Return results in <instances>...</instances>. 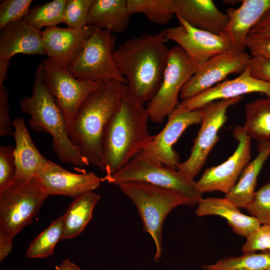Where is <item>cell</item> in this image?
Here are the masks:
<instances>
[{
  "label": "cell",
  "instance_id": "1",
  "mask_svg": "<svg viewBox=\"0 0 270 270\" xmlns=\"http://www.w3.org/2000/svg\"><path fill=\"white\" fill-rule=\"evenodd\" d=\"M166 40L165 30L156 34H143L125 41L113 52L119 73L144 105L160 86L170 50Z\"/></svg>",
  "mask_w": 270,
  "mask_h": 270
},
{
  "label": "cell",
  "instance_id": "2",
  "mask_svg": "<svg viewBox=\"0 0 270 270\" xmlns=\"http://www.w3.org/2000/svg\"><path fill=\"white\" fill-rule=\"evenodd\" d=\"M149 116L128 89L104 130L102 143L106 175L114 174L143 150L152 139L148 127Z\"/></svg>",
  "mask_w": 270,
  "mask_h": 270
},
{
  "label": "cell",
  "instance_id": "3",
  "mask_svg": "<svg viewBox=\"0 0 270 270\" xmlns=\"http://www.w3.org/2000/svg\"><path fill=\"white\" fill-rule=\"evenodd\" d=\"M128 90L127 84L116 80L102 82L84 101L68 128L71 140L90 164L102 169L103 133Z\"/></svg>",
  "mask_w": 270,
  "mask_h": 270
},
{
  "label": "cell",
  "instance_id": "4",
  "mask_svg": "<svg viewBox=\"0 0 270 270\" xmlns=\"http://www.w3.org/2000/svg\"><path fill=\"white\" fill-rule=\"evenodd\" d=\"M19 103L21 110L30 116L32 129L52 136V148L62 162L78 167L90 165L71 140L64 116L44 84L41 63L35 72L32 95L22 98Z\"/></svg>",
  "mask_w": 270,
  "mask_h": 270
},
{
  "label": "cell",
  "instance_id": "5",
  "mask_svg": "<svg viewBox=\"0 0 270 270\" xmlns=\"http://www.w3.org/2000/svg\"><path fill=\"white\" fill-rule=\"evenodd\" d=\"M118 186L136 206L144 231L148 232L154 241V261L158 262L163 250L162 228L165 218L176 207L192 205V202L176 191L144 182H124Z\"/></svg>",
  "mask_w": 270,
  "mask_h": 270
},
{
  "label": "cell",
  "instance_id": "6",
  "mask_svg": "<svg viewBox=\"0 0 270 270\" xmlns=\"http://www.w3.org/2000/svg\"><path fill=\"white\" fill-rule=\"evenodd\" d=\"M116 186L128 182H144L181 193L192 202L198 204L202 194L190 180L177 170L167 166L152 158L144 150L113 174L101 178Z\"/></svg>",
  "mask_w": 270,
  "mask_h": 270
},
{
  "label": "cell",
  "instance_id": "7",
  "mask_svg": "<svg viewBox=\"0 0 270 270\" xmlns=\"http://www.w3.org/2000/svg\"><path fill=\"white\" fill-rule=\"evenodd\" d=\"M48 196L35 176L0 192V230L14 238L30 224Z\"/></svg>",
  "mask_w": 270,
  "mask_h": 270
},
{
  "label": "cell",
  "instance_id": "8",
  "mask_svg": "<svg viewBox=\"0 0 270 270\" xmlns=\"http://www.w3.org/2000/svg\"><path fill=\"white\" fill-rule=\"evenodd\" d=\"M112 34L107 30L95 28L80 54L67 70L80 80L102 82L116 80L128 84L114 60L116 39Z\"/></svg>",
  "mask_w": 270,
  "mask_h": 270
},
{
  "label": "cell",
  "instance_id": "9",
  "mask_svg": "<svg viewBox=\"0 0 270 270\" xmlns=\"http://www.w3.org/2000/svg\"><path fill=\"white\" fill-rule=\"evenodd\" d=\"M198 68L180 46L170 49L160 86L146 107L150 120L158 124L164 122L179 104L182 88Z\"/></svg>",
  "mask_w": 270,
  "mask_h": 270
},
{
  "label": "cell",
  "instance_id": "10",
  "mask_svg": "<svg viewBox=\"0 0 270 270\" xmlns=\"http://www.w3.org/2000/svg\"><path fill=\"white\" fill-rule=\"evenodd\" d=\"M242 96L210 102L200 110V127L188 158L176 165V170L186 178L194 180L204 166L208 157L220 139L218 132L225 124L228 110L238 104Z\"/></svg>",
  "mask_w": 270,
  "mask_h": 270
},
{
  "label": "cell",
  "instance_id": "11",
  "mask_svg": "<svg viewBox=\"0 0 270 270\" xmlns=\"http://www.w3.org/2000/svg\"><path fill=\"white\" fill-rule=\"evenodd\" d=\"M40 63L44 84L62 110L68 129L80 105L102 82L78 79L48 58Z\"/></svg>",
  "mask_w": 270,
  "mask_h": 270
},
{
  "label": "cell",
  "instance_id": "12",
  "mask_svg": "<svg viewBox=\"0 0 270 270\" xmlns=\"http://www.w3.org/2000/svg\"><path fill=\"white\" fill-rule=\"evenodd\" d=\"M233 136L238 144L232 154L220 164L206 168L196 182V187L202 193L219 191L227 194L250 162L252 139L240 126L234 128Z\"/></svg>",
  "mask_w": 270,
  "mask_h": 270
},
{
  "label": "cell",
  "instance_id": "13",
  "mask_svg": "<svg viewBox=\"0 0 270 270\" xmlns=\"http://www.w3.org/2000/svg\"><path fill=\"white\" fill-rule=\"evenodd\" d=\"M251 56L244 52L234 50L215 55L202 66L182 88V100L192 98L222 81L230 74L242 73Z\"/></svg>",
  "mask_w": 270,
  "mask_h": 270
},
{
  "label": "cell",
  "instance_id": "14",
  "mask_svg": "<svg viewBox=\"0 0 270 270\" xmlns=\"http://www.w3.org/2000/svg\"><path fill=\"white\" fill-rule=\"evenodd\" d=\"M176 16L180 24L166 29V38L177 43L198 68L215 55L233 50L226 34L218 35L194 28Z\"/></svg>",
  "mask_w": 270,
  "mask_h": 270
},
{
  "label": "cell",
  "instance_id": "15",
  "mask_svg": "<svg viewBox=\"0 0 270 270\" xmlns=\"http://www.w3.org/2000/svg\"><path fill=\"white\" fill-rule=\"evenodd\" d=\"M168 117L164 128L152 136L143 150L164 165L176 170L180 155L172 147L188 127L200 124L202 112L200 109L190 110L178 105Z\"/></svg>",
  "mask_w": 270,
  "mask_h": 270
},
{
  "label": "cell",
  "instance_id": "16",
  "mask_svg": "<svg viewBox=\"0 0 270 270\" xmlns=\"http://www.w3.org/2000/svg\"><path fill=\"white\" fill-rule=\"evenodd\" d=\"M94 30L90 25L80 28H63L57 26L46 28L42 32L48 58L59 66L68 69Z\"/></svg>",
  "mask_w": 270,
  "mask_h": 270
},
{
  "label": "cell",
  "instance_id": "17",
  "mask_svg": "<svg viewBox=\"0 0 270 270\" xmlns=\"http://www.w3.org/2000/svg\"><path fill=\"white\" fill-rule=\"evenodd\" d=\"M253 92L262 93L270 98V82L252 76L248 66L236 78L224 80L192 98L182 100L178 105L190 110H200L212 102Z\"/></svg>",
  "mask_w": 270,
  "mask_h": 270
},
{
  "label": "cell",
  "instance_id": "18",
  "mask_svg": "<svg viewBox=\"0 0 270 270\" xmlns=\"http://www.w3.org/2000/svg\"><path fill=\"white\" fill-rule=\"evenodd\" d=\"M35 177L48 196L62 195L74 198L98 188L102 182L94 172L73 173L50 160Z\"/></svg>",
  "mask_w": 270,
  "mask_h": 270
},
{
  "label": "cell",
  "instance_id": "19",
  "mask_svg": "<svg viewBox=\"0 0 270 270\" xmlns=\"http://www.w3.org/2000/svg\"><path fill=\"white\" fill-rule=\"evenodd\" d=\"M0 32V61L10 62L11 58L18 54L46 55L42 32L23 20L8 24Z\"/></svg>",
  "mask_w": 270,
  "mask_h": 270
},
{
  "label": "cell",
  "instance_id": "20",
  "mask_svg": "<svg viewBox=\"0 0 270 270\" xmlns=\"http://www.w3.org/2000/svg\"><path fill=\"white\" fill-rule=\"evenodd\" d=\"M174 10L194 28L218 35L226 34L228 18L212 0H174Z\"/></svg>",
  "mask_w": 270,
  "mask_h": 270
},
{
  "label": "cell",
  "instance_id": "21",
  "mask_svg": "<svg viewBox=\"0 0 270 270\" xmlns=\"http://www.w3.org/2000/svg\"><path fill=\"white\" fill-rule=\"evenodd\" d=\"M12 136L16 143L14 151L16 168V182H26L42 170L49 160L36 148L22 118H15L12 120Z\"/></svg>",
  "mask_w": 270,
  "mask_h": 270
},
{
  "label": "cell",
  "instance_id": "22",
  "mask_svg": "<svg viewBox=\"0 0 270 270\" xmlns=\"http://www.w3.org/2000/svg\"><path fill=\"white\" fill-rule=\"evenodd\" d=\"M238 8L226 10L228 22L226 34L233 50L244 52L246 42L250 30L270 9V0H244Z\"/></svg>",
  "mask_w": 270,
  "mask_h": 270
},
{
  "label": "cell",
  "instance_id": "23",
  "mask_svg": "<svg viewBox=\"0 0 270 270\" xmlns=\"http://www.w3.org/2000/svg\"><path fill=\"white\" fill-rule=\"evenodd\" d=\"M198 204L195 211L198 216L212 215L224 218L236 234L245 238L261 225L254 216L242 214L238 206L226 198H202Z\"/></svg>",
  "mask_w": 270,
  "mask_h": 270
},
{
  "label": "cell",
  "instance_id": "24",
  "mask_svg": "<svg viewBox=\"0 0 270 270\" xmlns=\"http://www.w3.org/2000/svg\"><path fill=\"white\" fill-rule=\"evenodd\" d=\"M130 16L127 0H94L88 25L112 33H122L127 30Z\"/></svg>",
  "mask_w": 270,
  "mask_h": 270
},
{
  "label": "cell",
  "instance_id": "25",
  "mask_svg": "<svg viewBox=\"0 0 270 270\" xmlns=\"http://www.w3.org/2000/svg\"><path fill=\"white\" fill-rule=\"evenodd\" d=\"M258 152L256 157L244 169L234 188L225 194L224 198L239 208H245L254 198L258 176L270 156V141L258 142Z\"/></svg>",
  "mask_w": 270,
  "mask_h": 270
},
{
  "label": "cell",
  "instance_id": "26",
  "mask_svg": "<svg viewBox=\"0 0 270 270\" xmlns=\"http://www.w3.org/2000/svg\"><path fill=\"white\" fill-rule=\"evenodd\" d=\"M100 196L93 191L74 198L64 217L62 240L70 239L78 236L92 218L94 208Z\"/></svg>",
  "mask_w": 270,
  "mask_h": 270
},
{
  "label": "cell",
  "instance_id": "27",
  "mask_svg": "<svg viewBox=\"0 0 270 270\" xmlns=\"http://www.w3.org/2000/svg\"><path fill=\"white\" fill-rule=\"evenodd\" d=\"M244 110L246 121L242 127L247 135L258 142L270 141V98L250 102Z\"/></svg>",
  "mask_w": 270,
  "mask_h": 270
},
{
  "label": "cell",
  "instance_id": "28",
  "mask_svg": "<svg viewBox=\"0 0 270 270\" xmlns=\"http://www.w3.org/2000/svg\"><path fill=\"white\" fill-rule=\"evenodd\" d=\"M202 268L204 270H270V250L224 258L214 264H204Z\"/></svg>",
  "mask_w": 270,
  "mask_h": 270
},
{
  "label": "cell",
  "instance_id": "29",
  "mask_svg": "<svg viewBox=\"0 0 270 270\" xmlns=\"http://www.w3.org/2000/svg\"><path fill=\"white\" fill-rule=\"evenodd\" d=\"M64 228L62 215L53 221L31 242L26 257L46 258L52 255L57 243L62 240Z\"/></svg>",
  "mask_w": 270,
  "mask_h": 270
},
{
  "label": "cell",
  "instance_id": "30",
  "mask_svg": "<svg viewBox=\"0 0 270 270\" xmlns=\"http://www.w3.org/2000/svg\"><path fill=\"white\" fill-rule=\"evenodd\" d=\"M67 0H54L30 9L24 21L32 27L41 30L63 23L64 15Z\"/></svg>",
  "mask_w": 270,
  "mask_h": 270
},
{
  "label": "cell",
  "instance_id": "31",
  "mask_svg": "<svg viewBox=\"0 0 270 270\" xmlns=\"http://www.w3.org/2000/svg\"><path fill=\"white\" fill-rule=\"evenodd\" d=\"M132 14L142 13L154 24L164 25L175 15L174 0H127Z\"/></svg>",
  "mask_w": 270,
  "mask_h": 270
},
{
  "label": "cell",
  "instance_id": "32",
  "mask_svg": "<svg viewBox=\"0 0 270 270\" xmlns=\"http://www.w3.org/2000/svg\"><path fill=\"white\" fill-rule=\"evenodd\" d=\"M94 0H67L63 23L68 27L80 28L88 25V18Z\"/></svg>",
  "mask_w": 270,
  "mask_h": 270
},
{
  "label": "cell",
  "instance_id": "33",
  "mask_svg": "<svg viewBox=\"0 0 270 270\" xmlns=\"http://www.w3.org/2000/svg\"><path fill=\"white\" fill-rule=\"evenodd\" d=\"M260 224H270V182L255 192L251 202L244 208Z\"/></svg>",
  "mask_w": 270,
  "mask_h": 270
},
{
  "label": "cell",
  "instance_id": "34",
  "mask_svg": "<svg viewBox=\"0 0 270 270\" xmlns=\"http://www.w3.org/2000/svg\"><path fill=\"white\" fill-rule=\"evenodd\" d=\"M32 0H4L0 4V30L22 20L28 14Z\"/></svg>",
  "mask_w": 270,
  "mask_h": 270
},
{
  "label": "cell",
  "instance_id": "35",
  "mask_svg": "<svg viewBox=\"0 0 270 270\" xmlns=\"http://www.w3.org/2000/svg\"><path fill=\"white\" fill-rule=\"evenodd\" d=\"M14 151V146H0V192L16 182V168Z\"/></svg>",
  "mask_w": 270,
  "mask_h": 270
},
{
  "label": "cell",
  "instance_id": "36",
  "mask_svg": "<svg viewBox=\"0 0 270 270\" xmlns=\"http://www.w3.org/2000/svg\"><path fill=\"white\" fill-rule=\"evenodd\" d=\"M246 239L241 248L243 254L270 250V224H261Z\"/></svg>",
  "mask_w": 270,
  "mask_h": 270
},
{
  "label": "cell",
  "instance_id": "37",
  "mask_svg": "<svg viewBox=\"0 0 270 270\" xmlns=\"http://www.w3.org/2000/svg\"><path fill=\"white\" fill-rule=\"evenodd\" d=\"M9 93L0 82V136H12V121L11 120L8 104Z\"/></svg>",
  "mask_w": 270,
  "mask_h": 270
},
{
  "label": "cell",
  "instance_id": "38",
  "mask_svg": "<svg viewBox=\"0 0 270 270\" xmlns=\"http://www.w3.org/2000/svg\"><path fill=\"white\" fill-rule=\"evenodd\" d=\"M246 46L252 56L270 60V36L248 34Z\"/></svg>",
  "mask_w": 270,
  "mask_h": 270
},
{
  "label": "cell",
  "instance_id": "39",
  "mask_svg": "<svg viewBox=\"0 0 270 270\" xmlns=\"http://www.w3.org/2000/svg\"><path fill=\"white\" fill-rule=\"evenodd\" d=\"M248 66L252 76L270 82V60L252 56Z\"/></svg>",
  "mask_w": 270,
  "mask_h": 270
},
{
  "label": "cell",
  "instance_id": "40",
  "mask_svg": "<svg viewBox=\"0 0 270 270\" xmlns=\"http://www.w3.org/2000/svg\"><path fill=\"white\" fill-rule=\"evenodd\" d=\"M249 34L270 36V9L252 27Z\"/></svg>",
  "mask_w": 270,
  "mask_h": 270
},
{
  "label": "cell",
  "instance_id": "41",
  "mask_svg": "<svg viewBox=\"0 0 270 270\" xmlns=\"http://www.w3.org/2000/svg\"><path fill=\"white\" fill-rule=\"evenodd\" d=\"M12 237L0 230V262H2L11 252L13 244Z\"/></svg>",
  "mask_w": 270,
  "mask_h": 270
},
{
  "label": "cell",
  "instance_id": "42",
  "mask_svg": "<svg viewBox=\"0 0 270 270\" xmlns=\"http://www.w3.org/2000/svg\"><path fill=\"white\" fill-rule=\"evenodd\" d=\"M56 270H81L80 268L68 259L64 260L55 266Z\"/></svg>",
  "mask_w": 270,
  "mask_h": 270
},
{
  "label": "cell",
  "instance_id": "43",
  "mask_svg": "<svg viewBox=\"0 0 270 270\" xmlns=\"http://www.w3.org/2000/svg\"><path fill=\"white\" fill-rule=\"evenodd\" d=\"M269 182H270V181H269Z\"/></svg>",
  "mask_w": 270,
  "mask_h": 270
}]
</instances>
